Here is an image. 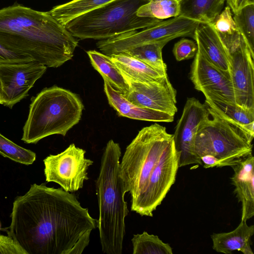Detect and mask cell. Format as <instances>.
I'll use <instances>...</instances> for the list:
<instances>
[{
    "instance_id": "cell-30",
    "label": "cell",
    "mask_w": 254,
    "mask_h": 254,
    "mask_svg": "<svg viewBox=\"0 0 254 254\" xmlns=\"http://www.w3.org/2000/svg\"><path fill=\"white\" fill-rule=\"evenodd\" d=\"M220 35H231L238 32L231 10L226 6L211 24Z\"/></svg>"
},
{
    "instance_id": "cell-36",
    "label": "cell",
    "mask_w": 254,
    "mask_h": 254,
    "mask_svg": "<svg viewBox=\"0 0 254 254\" xmlns=\"http://www.w3.org/2000/svg\"><path fill=\"white\" fill-rule=\"evenodd\" d=\"M1 230V223H0V230Z\"/></svg>"
},
{
    "instance_id": "cell-2",
    "label": "cell",
    "mask_w": 254,
    "mask_h": 254,
    "mask_svg": "<svg viewBox=\"0 0 254 254\" xmlns=\"http://www.w3.org/2000/svg\"><path fill=\"white\" fill-rule=\"evenodd\" d=\"M0 44L48 67L71 59L78 41L48 12L17 2L0 9Z\"/></svg>"
},
{
    "instance_id": "cell-25",
    "label": "cell",
    "mask_w": 254,
    "mask_h": 254,
    "mask_svg": "<svg viewBox=\"0 0 254 254\" xmlns=\"http://www.w3.org/2000/svg\"><path fill=\"white\" fill-rule=\"evenodd\" d=\"M167 43L166 42L147 43L122 53L137 59L156 71L167 74V65L163 60L162 50Z\"/></svg>"
},
{
    "instance_id": "cell-37",
    "label": "cell",
    "mask_w": 254,
    "mask_h": 254,
    "mask_svg": "<svg viewBox=\"0 0 254 254\" xmlns=\"http://www.w3.org/2000/svg\"><path fill=\"white\" fill-rule=\"evenodd\" d=\"M179 0L181 1V0Z\"/></svg>"
},
{
    "instance_id": "cell-31",
    "label": "cell",
    "mask_w": 254,
    "mask_h": 254,
    "mask_svg": "<svg viewBox=\"0 0 254 254\" xmlns=\"http://www.w3.org/2000/svg\"><path fill=\"white\" fill-rule=\"evenodd\" d=\"M197 50V46L195 42L183 38L175 44L173 53L176 60L180 62L194 57Z\"/></svg>"
},
{
    "instance_id": "cell-19",
    "label": "cell",
    "mask_w": 254,
    "mask_h": 254,
    "mask_svg": "<svg viewBox=\"0 0 254 254\" xmlns=\"http://www.w3.org/2000/svg\"><path fill=\"white\" fill-rule=\"evenodd\" d=\"M254 234V226H249L241 221L234 230L229 232L213 233L211 236L213 249L220 253L231 254L240 251L244 254H254L251 247V238Z\"/></svg>"
},
{
    "instance_id": "cell-27",
    "label": "cell",
    "mask_w": 254,
    "mask_h": 254,
    "mask_svg": "<svg viewBox=\"0 0 254 254\" xmlns=\"http://www.w3.org/2000/svg\"><path fill=\"white\" fill-rule=\"evenodd\" d=\"M133 254H172L171 247L158 236L144 231L135 234L131 239Z\"/></svg>"
},
{
    "instance_id": "cell-33",
    "label": "cell",
    "mask_w": 254,
    "mask_h": 254,
    "mask_svg": "<svg viewBox=\"0 0 254 254\" xmlns=\"http://www.w3.org/2000/svg\"><path fill=\"white\" fill-rule=\"evenodd\" d=\"M0 254H27L12 238L2 235H0Z\"/></svg>"
},
{
    "instance_id": "cell-29",
    "label": "cell",
    "mask_w": 254,
    "mask_h": 254,
    "mask_svg": "<svg viewBox=\"0 0 254 254\" xmlns=\"http://www.w3.org/2000/svg\"><path fill=\"white\" fill-rule=\"evenodd\" d=\"M0 155L16 162L31 165L35 161V153L24 148L0 133Z\"/></svg>"
},
{
    "instance_id": "cell-22",
    "label": "cell",
    "mask_w": 254,
    "mask_h": 254,
    "mask_svg": "<svg viewBox=\"0 0 254 254\" xmlns=\"http://www.w3.org/2000/svg\"><path fill=\"white\" fill-rule=\"evenodd\" d=\"M87 54L92 65L104 80L122 95L127 92L128 84L109 56L95 50L88 51Z\"/></svg>"
},
{
    "instance_id": "cell-16",
    "label": "cell",
    "mask_w": 254,
    "mask_h": 254,
    "mask_svg": "<svg viewBox=\"0 0 254 254\" xmlns=\"http://www.w3.org/2000/svg\"><path fill=\"white\" fill-rule=\"evenodd\" d=\"M234 174L231 184L242 204L241 220L246 221L254 215V157L251 154L231 167Z\"/></svg>"
},
{
    "instance_id": "cell-17",
    "label": "cell",
    "mask_w": 254,
    "mask_h": 254,
    "mask_svg": "<svg viewBox=\"0 0 254 254\" xmlns=\"http://www.w3.org/2000/svg\"><path fill=\"white\" fill-rule=\"evenodd\" d=\"M193 39L197 47L213 65L230 73L228 49L211 24L199 23Z\"/></svg>"
},
{
    "instance_id": "cell-10",
    "label": "cell",
    "mask_w": 254,
    "mask_h": 254,
    "mask_svg": "<svg viewBox=\"0 0 254 254\" xmlns=\"http://www.w3.org/2000/svg\"><path fill=\"white\" fill-rule=\"evenodd\" d=\"M179 168L173 140L164 151L141 193L131 202V210L141 216L152 217L174 184Z\"/></svg>"
},
{
    "instance_id": "cell-34",
    "label": "cell",
    "mask_w": 254,
    "mask_h": 254,
    "mask_svg": "<svg viewBox=\"0 0 254 254\" xmlns=\"http://www.w3.org/2000/svg\"><path fill=\"white\" fill-rule=\"evenodd\" d=\"M231 11L234 14L238 12L243 7L254 3V0H225Z\"/></svg>"
},
{
    "instance_id": "cell-1",
    "label": "cell",
    "mask_w": 254,
    "mask_h": 254,
    "mask_svg": "<svg viewBox=\"0 0 254 254\" xmlns=\"http://www.w3.org/2000/svg\"><path fill=\"white\" fill-rule=\"evenodd\" d=\"M10 218L1 229L27 254H80L98 226L74 194L44 183L15 198Z\"/></svg>"
},
{
    "instance_id": "cell-20",
    "label": "cell",
    "mask_w": 254,
    "mask_h": 254,
    "mask_svg": "<svg viewBox=\"0 0 254 254\" xmlns=\"http://www.w3.org/2000/svg\"><path fill=\"white\" fill-rule=\"evenodd\" d=\"M127 81L146 82L157 80L167 75L163 74L134 57L124 53L110 56Z\"/></svg>"
},
{
    "instance_id": "cell-11",
    "label": "cell",
    "mask_w": 254,
    "mask_h": 254,
    "mask_svg": "<svg viewBox=\"0 0 254 254\" xmlns=\"http://www.w3.org/2000/svg\"><path fill=\"white\" fill-rule=\"evenodd\" d=\"M86 151L72 143L64 151L44 160L46 181L59 184L72 193L82 189L88 179L87 170L93 161L85 158Z\"/></svg>"
},
{
    "instance_id": "cell-4",
    "label": "cell",
    "mask_w": 254,
    "mask_h": 254,
    "mask_svg": "<svg viewBox=\"0 0 254 254\" xmlns=\"http://www.w3.org/2000/svg\"><path fill=\"white\" fill-rule=\"evenodd\" d=\"M21 140L37 143L53 134L65 136L80 120L84 106L76 94L54 85L31 99Z\"/></svg>"
},
{
    "instance_id": "cell-3",
    "label": "cell",
    "mask_w": 254,
    "mask_h": 254,
    "mask_svg": "<svg viewBox=\"0 0 254 254\" xmlns=\"http://www.w3.org/2000/svg\"><path fill=\"white\" fill-rule=\"evenodd\" d=\"M121 149L110 140L106 144L96 181L99 207L98 229L102 252L121 254L126 233L125 218L128 213L125 195L127 192L120 176Z\"/></svg>"
},
{
    "instance_id": "cell-32",
    "label": "cell",
    "mask_w": 254,
    "mask_h": 254,
    "mask_svg": "<svg viewBox=\"0 0 254 254\" xmlns=\"http://www.w3.org/2000/svg\"><path fill=\"white\" fill-rule=\"evenodd\" d=\"M33 61L30 57L12 51L0 44V64L28 62Z\"/></svg>"
},
{
    "instance_id": "cell-26",
    "label": "cell",
    "mask_w": 254,
    "mask_h": 254,
    "mask_svg": "<svg viewBox=\"0 0 254 254\" xmlns=\"http://www.w3.org/2000/svg\"><path fill=\"white\" fill-rule=\"evenodd\" d=\"M137 11L140 17L165 20L176 17L180 14V1L179 0H148Z\"/></svg>"
},
{
    "instance_id": "cell-14",
    "label": "cell",
    "mask_w": 254,
    "mask_h": 254,
    "mask_svg": "<svg viewBox=\"0 0 254 254\" xmlns=\"http://www.w3.org/2000/svg\"><path fill=\"white\" fill-rule=\"evenodd\" d=\"M47 67L34 61L0 64L3 105L11 109L28 96L29 90Z\"/></svg>"
},
{
    "instance_id": "cell-9",
    "label": "cell",
    "mask_w": 254,
    "mask_h": 254,
    "mask_svg": "<svg viewBox=\"0 0 254 254\" xmlns=\"http://www.w3.org/2000/svg\"><path fill=\"white\" fill-rule=\"evenodd\" d=\"M220 36L228 50L235 103L254 111V52L239 32Z\"/></svg>"
},
{
    "instance_id": "cell-6",
    "label": "cell",
    "mask_w": 254,
    "mask_h": 254,
    "mask_svg": "<svg viewBox=\"0 0 254 254\" xmlns=\"http://www.w3.org/2000/svg\"><path fill=\"white\" fill-rule=\"evenodd\" d=\"M148 0H113L75 18L64 25L75 38L106 39L145 29L161 20L138 16V8Z\"/></svg>"
},
{
    "instance_id": "cell-18",
    "label": "cell",
    "mask_w": 254,
    "mask_h": 254,
    "mask_svg": "<svg viewBox=\"0 0 254 254\" xmlns=\"http://www.w3.org/2000/svg\"><path fill=\"white\" fill-rule=\"evenodd\" d=\"M104 91L110 105L120 116L154 122H172L174 117L167 113L136 105L104 80Z\"/></svg>"
},
{
    "instance_id": "cell-15",
    "label": "cell",
    "mask_w": 254,
    "mask_h": 254,
    "mask_svg": "<svg viewBox=\"0 0 254 254\" xmlns=\"http://www.w3.org/2000/svg\"><path fill=\"white\" fill-rule=\"evenodd\" d=\"M127 81L129 89L122 95L127 100L138 106L175 116L177 112V93L168 75L153 81Z\"/></svg>"
},
{
    "instance_id": "cell-21",
    "label": "cell",
    "mask_w": 254,
    "mask_h": 254,
    "mask_svg": "<svg viewBox=\"0 0 254 254\" xmlns=\"http://www.w3.org/2000/svg\"><path fill=\"white\" fill-rule=\"evenodd\" d=\"M225 0H182L180 14L200 23L212 24L223 9Z\"/></svg>"
},
{
    "instance_id": "cell-12",
    "label": "cell",
    "mask_w": 254,
    "mask_h": 254,
    "mask_svg": "<svg viewBox=\"0 0 254 254\" xmlns=\"http://www.w3.org/2000/svg\"><path fill=\"white\" fill-rule=\"evenodd\" d=\"M209 114L208 106L194 97L188 98L173 134L179 167L191 164L202 165L194 148L195 136L199 125Z\"/></svg>"
},
{
    "instance_id": "cell-28",
    "label": "cell",
    "mask_w": 254,
    "mask_h": 254,
    "mask_svg": "<svg viewBox=\"0 0 254 254\" xmlns=\"http://www.w3.org/2000/svg\"><path fill=\"white\" fill-rule=\"evenodd\" d=\"M238 32L254 52V3L246 5L233 17Z\"/></svg>"
},
{
    "instance_id": "cell-23",
    "label": "cell",
    "mask_w": 254,
    "mask_h": 254,
    "mask_svg": "<svg viewBox=\"0 0 254 254\" xmlns=\"http://www.w3.org/2000/svg\"><path fill=\"white\" fill-rule=\"evenodd\" d=\"M209 108L254 137V111L227 102L205 100Z\"/></svg>"
},
{
    "instance_id": "cell-7",
    "label": "cell",
    "mask_w": 254,
    "mask_h": 254,
    "mask_svg": "<svg viewBox=\"0 0 254 254\" xmlns=\"http://www.w3.org/2000/svg\"><path fill=\"white\" fill-rule=\"evenodd\" d=\"M174 140L165 127L155 123L142 128L127 147L120 175L133 201L144 189L150 175L167 147Z\"/></svg>"
},
{
    "instance_id": "cell-8",
    "label": "cell",
    "mask_w": 254,
    "mask_h": 254,
    "mask_svg": "<svg viewBox=\"0 0 254 254\" xmlns=\"http://www.w3.org/2000/svg\"><path fill=\"white\" fill-rule=\"evenodd\" d=\"M200 22L179 15L137 32L136 30L101 40L98 49L107 55L120 53L135 47L153 42H166L181 37L193 38Z\"/></svg>"
},
{
    "instance_id": "cell-13",
    "label": "cell",
    "mask_w": 254,
    "mask_h": 254,
    "mask_svg": "<svg viewBox=\"0 0 254 254\" xmlns=\"http://www.w3.org/2000/svg\"><path fill=\"white\" fill-rule=\"evenodd\" d=\"M190 79L205 100L235 103L230 74L213 65L198 47L191 65Z\"/></svg>"
},
{
    "instance_id": "cell-24",
    "label": "cell",
    "mask_w": 254,
    "mask_h": 254,
    "mask_svg": "<svg viewBox=\"0 0 254 254\" xmlns=\"http://www.w3.org/2000/svg\"><path fill=\"white\" fill-rule=\"evenodd\" d=\"M113 0H72L57 5L48 12L63 25Z\"/></svg>"
},
{
    "instance_id": "cell-5",
    "label": "cell",
    "mask_w": 254,
    "mask_h": 254,
    "mask_svg": "<svg viewBox=\"0 0 254 254\" xmlns=\"http://www.w3.org/2000/svg\"><path fill=\"white\" fill-rule=\"evenodd\" d=\"M208 110L194 141L195 151L203 167H231L252 154L254 136L209 107Z\"/></svg>"
},
{
    "instance_id": "cell-35",
    "label": "cell",
    "mask_w": 254,
    "mask_h": 254,
    "mask_svg": "<svg viewBox=\"0 0 254 254\" xmlns=\"http://www.w3.org/2000/svg\"><path fill=\"white\" fill-rule=\"evenodd\" d=\"M0 104L3 105L2 88L0 81Z\"/></svg>"
}]
</instances>
